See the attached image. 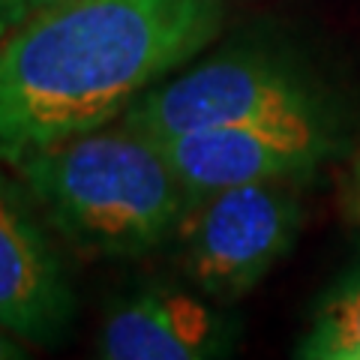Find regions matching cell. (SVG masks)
I'll list each match as a JSON object with an SVG mask.
<instances>
[{
  "mask_svg": "<svg viewBox=\"0 0 360 360\" xmlns=\"http://www.w3.org/2000/svg\"><path fill=\"white\" fill-rule=\"evenodd\" d=\"M342 201H345V210H348V217H352V222L360 229V150L352 162V172L345 177V198Z\"/></svg>",
  "mask_w": 360,
  "mask_h": 360,
  "instance_id": "cell-10",
  "label": "cell"
},
{
  "mask_svg": "<svg viewBox=\"0 0 360 360\" xmlns=\"http://www.w3.org/2000/svg\"><path fill=\"white\" fill-rule=\"evenodd\" d=\"M156 141V139H153ZM189 201L219 189L276 177H309L330 153V127L321 105L184 132L160 141Z\"/></svg>",
  "mask_w": 360,
  "mask_h": 360,
  "instance_id": "cell-5",
  "label": "cell"
},
{
  "mask_svg": "<svg viewBox=\"0 0 360 360\" xmlns=\"http://www.w3.org/2000/svg\"><path fill=\"white\" fill-rule=\"evenodd\" d=\"M295 354L303 360H360V262L319 297Z\"/></svg>",
  "mask_w": 360,
  "mask_h": 360,
  "instance_id": "cell-8",
  "label": "cell"
},
{
  "mask_svg": "<svg viewBox=\"0 0 360 360\" xmlns=\"http://www.w3.org/2000/svg\"><path fill=\"white\" fill-rule=\"evenodd\" d=\"M300 222L297 177L238 184L189 201L177 229L189 283L219 303L246 297L291 252Z\"/></svg>",
  "mask_w": 360,
  "mask_h": 360,
  "instance_id": "cell-3",
  "label": "cell"
},
{
  "mask_svg": "<svg viewBox=\"0 0 360 360\" xmlns=\"http://www.w3.org/2000/svg\"><path fill=\"white\" fill-rule=\"evenodd\" d=\"M58 4H66V0H27L30 13H37V9H49V6H58Z\"/></svg>",
  "mask_w": 360,
  "mask_h": 360,
  "instance_id": "cell-12",
  "label": "cell"
},
{
  "mask_svg": "<svg viewBox=\"0 0 360 360\" xmlns=\"http://www.w3.org/2000/svg\"><path fill=\"white\" fill-rule=\"evenodd\" d=\"M13 172L58 234L87 258H139L180 229L189 195L160 141L108 123Z\"/></svg>",
  "mask_w": 360,
  "mask_h": 360,
  "instance_id": "cell-2",
  "label": "cell"
},
{
  "mask_svg": "<svg viewBox=\"0 0 360 360\" xmlns=\"http://www.w3.org/2000/svg\"><path fill=\"white\" fill-rule=\"evenodd\" d=\"M309 105L319 99L291 60L264 49H229L174 78L165 75L135 99L120 123L165 141Z\"/></svg>",
  "mask_w": 360,
  "mask_h": 360,
  "instance_id": "cell-4",
  "label": "cell"
},
{
  "mask_svg": "<svg viewBox=\"0 0 360 360\" xmlns=\"http://www.w3.org/2000/svg\"><path fill=\"white\" fill-rule=\"evenodd\" d=\"M225 0H66L0 42V162L117 123L219 37Z\"/></svg>",
  "mask_w": 360,
  "mask_h": 360,
  "instance_id": "cell-1",
  "label": "cell"
},
{
  "mask_svg": "<svg viewBox=\"0 0 360 360\" xmlns=\"http://www.w3.org/2000/svg\"><path fill=\"white\" fill-rule=\"evenodd\" d=\"M25 184L0 172V330L54 348L72 330L75 291Z\"/></svg>",
  "mask_w": 360,
  "mask_h": 360,
  "instance_id": "cell-6",
  "label": "cell"
},
{
  "mask_svg": "<svg viewBox=\"0 0 360 360\" xmlns=\"http://www.w3.org/2000/svg\"><path fill=\"white\" fill-rule=\"evenodd\" d=\"M229 303L150 285L115 303L96 336L103 360H217L238 352L243 324Z\"/></svg>",
  "mask_w": 360,
  "mask_h": 360,
  "instance_id": "cell-7",
  "label": "cell"
},
{
  "mask_svg": "<svg viewBox=\"0 0 360 360\" xmlns=\"http://www.w3.org/2000/svg\"><path fill=\"white\" fill-rule=\"evenodd\" d=\"M25 357H30L27 345L21 340H15L13 333L0 330V360H25Z\"/></svg>",
  "mask_w": 360,
  "mask_h": 360,
  "instance_id": "cell-11",
  "label": "cell"
},
{
  "mask_svg": "<svg viewBox=\"0 0 360 360\" xmlns=\"http://www.w3.org/2000/svg\"><path fill=\"white\" fill-rule=\"evenodd\" d=\"M30 15L27 0H0V42Z\"/></svg>",
  "mask_w": 360,
  "mask_h": 360,
  "instance_id": "cell-9",
  "label": "cell"
}]
</instances>
